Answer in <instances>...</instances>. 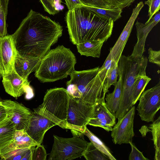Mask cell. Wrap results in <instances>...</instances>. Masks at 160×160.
<instances>
[{
	"label": "cell",
	"mask_w": 160,
	"mask_h": 160,
	"mask_svg": "<svg viewBox=\"0 0 160 160\" xmlns=\"http://www.w3.org/2000/svg\"><path fill=\"white\" fill-rule=\"evenodd\" d=\"M76 62L75 56L70 49L59 45L41 59L35 76L43 83L62 79L74 70Z\"/></svg>",
	"instance_id": "obj_4"
},
{
	"label": "cell",
	"mask_w": 160,
	"mask_h": 160,
	"mask_svg": "<svg viewBox=\"0 0 160 160\" xmlns=\"http://www.w3.org/2000/svg\"><path fill=\"white\" fill-rule=\"evenodd\" d=\"M112 8H123L129 7L135 0H102Z\"/></svg>",
	"instance_id": "obj_33"
},
{
	"label": "cell",
	"mask_w": 160,
	"mask_h": 160,
	"mask_svg": "<svg viewBox=\"0 0 160 160\" xmlns=\"http://www.w3.org/2000/svg\"><path fill=\"white\" fill-rule=\"evenodd\" d=\"M144 3L149 7L148 16L149 18L146 22H148L153 16L159 11L160 8V0H148L145 2Z\"/></svg>",
	"instance_id": "obj_34"
},
{
	"label": "cell",
	"mask_w": 160,
	"mask_h": 160,
	"mask_svg": "<svg viewBox=\"0 0 160 160\" xmlns=\"http://www.w3.org/2000/svg\"><path fill=\"white\" fill-rule=\"evenodd\" d=\"M85 6L104 9L112 8L102 0H79Z\"/></svg>",
	"instance_id": "obj_35"
},
{
	"label": "cell",
	"mask_w": 160,
	"mask_h": 160,
	"mask_svg": "<svg viewBox=\"0 0 160 160\" xmlns=\"http://www.w3.org/2000/svg\"><path fill=\"white\" fill-rule=\"evenodd\" d=\"M7 118L14 125L16 130L28 129L32 112L22 103L10 99L2 100Z\"/></svg>",
	"instance_id": "obj_11"
},
{
	"label": "cell",
	"mask_w": 160,
	"mask_h": 160,
	"mask_svg": "<svg viewBox=\"0 0 160 160\" xmlns=\"http://www.w3.org/2000/svg\"><path fill=\"white\" fill-rule=\"evenodd\" d=\"M143 6V3L141 1L133 9L127 23L114 45L110 49V53L112 58L117 63L130 35L134 22Z\"/></svg>",
	"instance_id": "obj_14"
},
{
	"label": "cell",
	"mask_w": 160,
	"mask_h": 160,
	"mask_svg": "<svg viewBox=\"0 0 160 160\" xmlns=\"http://www.w3.org/2000/svg\"><path fill=\"white\" fill-rule=\"evenodd\" d=\"M65 20L70 39L76 45L88 40L106 41L112 33L114 22L84 6L68 10Z\"/></svg>",
	"instance_id": "obj_2"
},
{
	"label": "cell",
	"mask_w": 160,
	"mask_h": 160,
	"mask_svg": "<svg viewBox=\"0 0 160 160\" xmlns=\"http://www.w3.org/2000/svg\"><path fill=\"white\" fill-rule=\"evenodd\" d=\"M45 11L54 15L62 11L64 6L61 3L62 0H39Z\"/></svg>",
	"instance_id": "obj_31"
},
{
	"label": "cell",
	"mask_w": 160,
	"mask_h": 160,
	"mask_svg": "<svg viewBox=\"0 0 160 160\" xmlns=\"http://www.w3.org/2000/svg\"><path fill=\"white\" fill-rule=\"evenodd\" d=\"M149 61L160 66V51H155L152 48L148 50Z\"/></svg>",
	"instance_id": "obj_38"
},
{
	"label": "cell",
	"mask_w": 160,
	"mask_h": 160,
	"mask_svg": "<svg viewBox=\"0 0 160 160\" xmlns=\"http://www.w3.org/2000/svg\"><path fill=\"white\" fill-rule=\"evenodd\" d=\"M84 134L64 138L53 135L54 142L48 160H71L83 156L88 143Z\"/></svg>",
	"instance_id": "obj_7"
},
{
	"label": "cell",
	"mask_w": 160,
	"mask_h": 160,
	"mask_svg": "<svg viewBox=\"0 0 160 160\" xmlns=\"http://www.w3.org/2000/svg\"><path fill=\"white\" fill-rule=\"evenodd\" d=\"M84 6L98 15L111 19L113 22L121 17L122 10L120 8H113L104 9L85 5Z\"/></svg>",
	"instance_id": "obj_27"
},
{
	"label": "cell",
	"mask_w": 160,
	"mask_h": 160,
	"mask_svg": "<svg viewBox=\"0 0 160 160\" xmlns=\"http://www.w3.org/2000/svg\"><path fill=\"white\" fill-rule=\"evenodd\" d=\"M35 146L13 149L0 156L1 159L32 160V153Z\"/></svg>",
	"instance_id": "obj_23"
},
{
	"label": "cell",
	"mask_w": 160,
	"mask_h": 160,
	"mask_svg": "<svg viewBox=\"0 0 160 160\" xmlns=\"http://www.w3.org/2000/svg\"><path fill=\"white\" fill-rule=\"evenodd\" d=\"M113 59L109 52L102 66L99 68L98 74L102 82L104 83L107 72L111 67Z\"/></svg>",
	"instance_id": "obj_32"
},
{
	"label": "cell",
	"mask_w": 160,
	"mask_h": 160,
	"mask_svg": "<svg viewBox=\"0 0 160 160\" xmlns=\"http://www.w3.org/2000/svg\"><path fill=\"white\" fill-rule=\"evenodd\" d=\"M55 125H57L55 123L34 111L32 112L29 125L26 131L39 145L42 143L46 132Z\"/></svg>",
	"instance_id": "obj_15"
},
{
	"label": "cell",
	"mask_w": 160,
	"mask_h": 160,
	"mask_svg": "<svg viewBox=\"0 0 160 160\" xmlns=\"http://www.w3.org/2000/svg\"><path fill=\"white\" fill-rule=\"evenodd\" d=\"M68 10L85 6L79 0H64Z\"/></svg>",
	"instance_id": "obj_39"
},
{
	"label": "cell",
	"mask_w": 160,
	"mask_h": 160,
	"mask_svg": "<svg viewBox=\"0 0 160 160\" xmlns=\"http://www.w3.org/2000/svg\"><path fill=\"white\" fill-rule=\"evenodd\" d=\"M38 145L25 130H16L12 142L2 149L0 155H3L15 149L28 148Z\"/></svg>",
	"instance_id": "obj_19"
},
{
	"label": "cell",
	"mask_w": 160,
	"mask_h": 160,
	"mask_svg": "<svg viewBox=\"0 0 160 160\" xmlns=\"http://www.w3.org/2000/svg\"><path fill=\"white\" fill-rule=\"evenodd\" d=\"M131 147V151L129 154L128 159L129 160H149L145 157L142 153L139 150L132 142L129 143Z\"/></svg>",
	"instance_id": "obj_37"
},
{
	"label": "cell",
	"mask_w": 160,
	"mask_h": 160,
	"mask_svg": "<svg viewBox=\"0 0 160 160\" xmlns=\"http://www.w3.org/2000/svg\"><path fill=\"white\" fill-rule=\"evenodd\" d=\"M41 59L22 55L18 52L15 60L16 71L21 77L28 78L31 73L36 71Z\"/></svg>",
	"instance_id": "obj_18"
},
{
	"label": "cell",
	"mask_w": 160,
	"mask_h": 160,
	"mask_svg": "<svg viewBox=\"0 0 160 160\" xmlns=\"http://www.w3.org/2000/svg\"><path fill=\"white\" fill-rule=\"evenodd\" d=\"M99 67L80 71L75 70L66 83L67 91L73 98L94 105L101 97L103 83L99 74Z\"/></svg>",
	"instance_id": "obj_5"
},
{
	"label": "cell",
	"mask_w": 160,
	"mask_h": 160,
	"mask_svg": "<svg viewBox=\"0 0 160 160\" xmlns=\"http://www.w3.org/2000/svg\"><path fill=\"white\" fill-rule=\"evenodd\" d=\"M69 96L66 129H70L73 135L84 134L92 117L94 105Z\"/></svg>",
	"instance_id": "obj_8"
},
{
	"label": "cell",
	"mask_w": 160,
	"mask_h": 160,
	"mask_svg": "<svg viewBox=\"0 0 160 160\" xmlns=\"http://www.w3.org/2000/svg\"><path fill=\"white\" fill-rule=\"evenodd\" d=\"M118 74V63L113 59L111 65L107 74L103 87V94L105 95L108 89L113 85L114 86L117 82Z\"/></svg>",
	"instance_id": "obj_25"
},
{
	"label": "cell",
	"mask_w": 160,
	"mask_h": 160,
	"mask_svg": "<svg viewBox=\"0 0 160 160\" xmlns=\"http://www.w3.org/2000/svg\"><path fill=\"white\" fill-rule=\"evenodd\" d=\"M18 53L12 34L0 37V75L2 77L16 72L15 63Z\"/></svg>",
	"instance_id": "obj_10"
},
{
	"label": "cell",
	"mask_w": 160,
	"mask_h": 160,
	"mask_svg": "<svg viewBox=\"0 0 160 160\" xmlns=\"http://www.w3.org/2000/svg\"><path fill=\"white\" fill-rule=\"evenodd\" d=\"M25 93H26L25 98L29 100L32 98L34 94L32 88L30 85V84L28 85L25 88Z\"/></svg>",
	"instance_id": "obj_40"
},
{
	"label": "cell",
	"mask_w": 160,
	"mask_h": 160,
	"mask_svg": "<svg viewBox=\"0 0 160 160\" xmlns=\"http://www.w3.org/2000/svg\"><path fill=\"white\" fill-rule=\"evenodd\" d=\"M118 77V79L114 86L113 91L112 93L106 94L105 98L107 107L114 115L118 109L122 92L121 78Z\"/></svg>",
	"instance_id": "obj_21"
},
{
	"label": "cell",
	"mask_w": 160,
	"mask_h": 160,
	"mask_svg": "<svg viewBox=\"0 0 160 160\" xmlns=\"http://www.w3.org/2000/svg\"><path fill=\"white\" fill-rule=\"evenodd\" d=\"M148 131L151 132L155 149V160H160V116L149 125Z\"/></svg>",
	"instance_id": "obj_24"
},
{
	"label": "cell",
	"mask_w": 160,
	"mask_h": 160,
	"mask_svg": "<svg viewBox=\"0 0 160 160\" xmlns=\"http://www.w3.org/2000/svg\"><path fill=\"white\" fill-rule=\"evenodd\" d=\"M2 81L6 92L15 98L25 93L26 86L30 83L28 78H23L16 72L3 77Z\"/></svg>",
	"instance_id": "obj_17"
},
{
	"label": "cell",
	"mask_w": 160,
	"mask_h": 160,
	"mask_svg": "<svg viewBox=\"0 0 160 160\" xmlns=\"http://www.w3.org/2000/svg\"><path fill=\"white\" fill-rule=\"evenodd\" d=\"M62 26L32 9L12 35L19 54L41 59L62 34Z\"/></svg>",
	"instance_id": "obj_1"
},
{
	"label": "cell",
	"mask_w": 160,
	"mask_h": 160,
	"mask_svg": "<svg viewBox=\"0 0 160 160\" xmlns=\"http://www.w3.org/2000/svg\"><path fill=\"white\" fill-rule=\"evenodd\" d=\"M9 0H0V37L7 35L6 18Z\"/></svg>",
	"instance_id": "obj_30"
},
{
	"label": "cell",
	"mask_w": 160,
	"mask_h": 160,
	"mask_svg": "<svg viewBox=\"0 0 160 160\" xmlns=\"http://www.w3.org/2000/svg\"><path fill=\"white\" fill-rule=\"evenodd\" d=\"M135 107L133 106L121 119L118 120L111 131V136L115 144L129 143L132 141L135 134L133 121Z\"/></svg>",
	"instance_id": "obj_12"
},
{
	"label": "cell",
	"mask_w": 160,
	"mask_h": 160,
	"mask_svg": "<svg viewBox=\"0 0 160 160\" xmlns=\"http://www.w3.org/2000/svg\"><path fill=\"white\" fill-rule=\"evenodd\" d=\"M47 155L44 146L41 144L38 145L33 149L32 160H46Z\"/></svg>",
	"instance_id": "obj_36"
},
{
	"label": "cell",
	"mask_w": 160,
	"mask_h": 160,
	"mask_svg": "<svg viewBox=\"0 0 160 160\" xmlns=\"http://www.w3.org/2000/svg\"><path fill=\"white\" fill-rule=\"evenodd\" d=\"M83 156L87 160H108L109 158L96 148L90 142H89Z\"/></svg>",
	"instance_id": "obj_29"
},
{
	"label": "cell",
	"mask_w": 160,
	"mask_h": 160,
	"mask_svg": "<svg viewBox=\"0 0 160 160\" xmlns=\"http://www.w3.org/2000/svg\"><path fill=\"white\" fill-rule=\"evenodd\" d=\"M139 99L137 110L141 119L147 122H153L160 108V81L143 91Z\"/></svg>",
	"instance_id": "obj_9"
},
{
	"label": "cell",
	"mask_w": 160,
	"mask_h": 160,
	"mask_svg": "<svg viewBox=\"0 0 160 160\" xmlns=\"http://www.w3.org/2000/svg\"><path fill=\"white\" fill-rule=\"evenodd\" d=\"M84 134L88 137L95 148L106 155L110 160H116L111 153L108 148L87 128L84 132Z\"/></svg>",
	"instance_id": "obj_26"
},
{
	"label": "cell",
	"mask_w": 160,
	"mask_h": 160,
	"mask_svg": "<svg viewBox=\"0 0 160 160\" xmlns=\"http://www.w3.org/2000/svg\"><path fill=\"white\" fill-rule=\"evenodd\" d=\"M1 77H2V76L0 75V78H1Z\"/></svg>",
	"instance_id": "obj_42"
},
{
	"label": "cell",
	"mask_w": 160,
	"mask_h": 160,
	"mask_svg": "<svg viewBox=\"0 0 160 160\" xmlns=\"http://www.w3.org/2000/svg\"><path fill=\"white\" fill-rule=\"evenodd\" d=\"M151 79L146 75L138 78L134 82L132 91V102L134 105Z\"/></svg>",
	"instance_id": "obj_28"
},
{
	"label": "cell",
	"mask_w": 160,
	"mask_h": 160,
	"mask_svg": "<svg viewBox=\"0 0 160 160\" xmlns=\"http://www.w3.org/2000/svg\"><path fill=\"white\" fill-rule=\"evenodd\" d=\"M105 96L102 94L94 104L92 116L88 125L99 127L109 132L116 124V118L106 105Z\"/></svg>",
	"instance_id": "obj_13"
},
{
	"label": "cell",
	"mask_w": 160,
	"mask_h": 160,
	"mask_svg": "<svg viewBox=\"0 0 160 160\" xmlns=\"http://www.w3.org/2000/svg\"><path fill=\"white\" fill-rule=\"evenodd\" d=\"M103 41L88 40L76 45L78 52L81 55L99 58L103 43Z\"/></svg>",
	"instance_id": "obj_20"
},
{
	"label": "cell",
	"mask_w": 160,
	"mask_h": 160,
	"mask_svg": "<svg viewBox=\"0 0 160 160\" xmlns=\"http://www.w3.org/2000/svg\"><path fill=\"white\" fill-rule=\"evenodd\" d=\"M148 59L143 55L140 58L121 55L118 63V76L120 77L122 95L116 118H122L133 106L132 100L134 84L139 78L146 75Z\"/></svg>",
	"instance_id": "obj_3"
},
{
	"label": "cell",
	"mask_w": 160,
	"mask_h": 160,
	"mask_svg": "<svg viewBox=\"0 0 160 160\" xmlns=\"http://www.w3.org/2000/svg\"><path fill=\"white\" fill-rule=\"evenodd\" d=\"M148 22L143 24L138 21L135 23L137 41L133 48L131 55L141 57L145 51V45L147 38L152 29L160 20V12H157Z\"/></svg>",
	"instance_id": "obj_16"
},
{
	"label": "cell",
	"mask_w": 160,
	"mask_h": 160,
	"mask_svg": "<svg viewBox=\"0 0 160 160\" xmlns=\"http://www.w3.org/2000/svg\"><path fill=\"white\" fill-rule=\"evenodd\" d=\"M16 130L13 124L7 118L0 122V152L12 142Z\"/></svg>",
	"instance_id": "obj_22"
},
{
	"label": "cell",
	"mask_w": 160,
	"mask_h": 160,
	"mask_svg": "<svg viewBox=\"0 0 160 160\" xmlns=\"http://www.w3.org/2000/svg\"><path fill=\"white\" fill-rule=\"evenodd\" d=\"M69 96L63 88L48 90L42 103L34 111L64 129H66Z\"/></svg>",
	"instance_id": "obj_6"
},
{
	"label": "cell",
	"mask_w": 160,
	"mask_h": 160,
	"mask_svg": "<svg viewBox=\"0 0 160 160\" xmlns=\"http://www.w3.org/2000/svg\"><path fill=\"white\" fill-rule=\"evenodd\" d=\"M2 99L0 97V122L7 118V114L5 108L2 102Z\"/></svg>",
	"instance_id": "obj_41"
}]
</instances>
